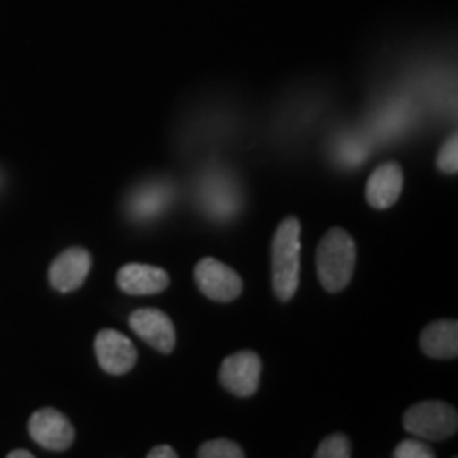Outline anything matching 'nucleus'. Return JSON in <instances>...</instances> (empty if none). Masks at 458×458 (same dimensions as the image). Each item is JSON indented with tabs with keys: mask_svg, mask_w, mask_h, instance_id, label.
Returning a JSON list of instances; mask_svg holds the SVG:
<instances>
[{
	"mask_svg": "<svg viewBox=\"0 0 458 458\" xmlns=\"http://www.w3.org/2000/svg\"><path fill=\"white\" fill-rule=\"evenodd\" d=\"M28 433L41 448L51 452H64L74 442V427L71 420L54 408L34 411L28 420Z\"/></svg>",
	"mask_w": 458,
	"mask_h": 458,
	"instance_id": "0eeeda50",
	"label": "nucleus"
},
{
	"mask_svg": "<svg viewBox=\"0 0 458 458\" xmlns=\"http://www.w3.org/2000/svg\"><path fill=\"white\" fill-rule=\"evenodd\" d=\"M351 442H348V437L344 433H334L329 437H325L317 452H314L317 458H351Z\"/></svg>",
	"mask_w": 458,
	"mask_h": 458,
	"instance_id": "2eb2a0df",
	"label": "nucleus"
},
{
	"mask_svg": "<svg viewBox=\"0 0 458 458\" xmlns=\"http://www.w3.org/2000/svg\"><path fill=\"white\" fill-rule=\"evenodd\" d=\"M199 458H244V450L232 439H210L199 445Z\"/></svg>",
	"mask_w": 458,
	"mask_h": 458,
	"instance_id": "4468645a",
	"label": "nucleus"
},
{
	"mask_svg": "<svg viewBox=\"0 0 458 458\" xmlns=\"http://www.w3.org/2000/svg\"><path fill=\"white\" fill-rule=\"evenodd\" d=\"M394 458H433L435 452L418 439H403L393 452Z\"/></svg>",
	"mask_w": 458,
	"mask_h": 458,
	"instance_id": "f3484780",
	"label": "nucleus"
},
{
	"mask_svg": "<svg viewBox=\"0 0 458 458\" xmlns=\"http://www.w3.org/2000/svg\"><path fill=\"white\" fill-rule=\"evenodd\" d=\"M172 199V187L168 182H142V185L131 193L128 202L130 216L139 221L156 219L165 210V206Z\"/></svg>",
	"mask_w": 458,
	"mask_h": 458,
	"instance_id": "f8f14e48",
	"label": "nucleus"
},
{
	"mask_svg": "<svg viewBox=\"0 0 458 458\" xmlns=\"http://www.w3.org/2000/svg\"><path fill=\"white\" fill-rule=\"evenodd\" d=\"M300 233L301 223L297 216H286L280 223L272 242V284L280 301H289L300 286Z\"/></svg>",
	"mask_w": 458,
	"mask_h": 458,
	"instance_id": "f257e3e1",
	"label": "nucleus"
},
{
	"mask_svg": "<svg viewBox=\"0 0 458 458\" xmlns=\"http://www.w3.org/2000/svg\"><path fill=\"white\" fill-rule=\"evenodd\" d=\"M91 270V253L83 246H71L49 267V283L60 293H72L85 283Z\"/></svg>",
	"mask_w": 458,
	"mask_h": 458,
	"instance_id": "1a4fd4ad",
	"label": "nucleus"
},
{
	"mask_svg": "<svg viewBox=\"0 0 458 458\" xmlns=\"http://www.w3.org/2000/svg\"><path fill=\"white\" fill-rule=\"evenodd\" d=\"M357 263V244L351 233L342 227H334L325 233L317 250V272L325 291L340 293L352 280Z\"/></svg>",
	"mask_w": 458,
	"mask_h": 458,
	"instance_id": "f03ea898",
	"label": "nucleus"
},
{
	"mask_svg": "<svg viewBox=\"0 0 458 458\" xmlns=\"http://www.w3.org/2000/svg\"><path fill=\"white\" fill-rule=\"evenodd\" d=\"M401 191H403V170L397 162H386L371 172L365 187V199L371 208L386 210L397 204Z\"/></svg>",
	"mask_w": 458,
	"mask_h": 458,
	"instance_id": "9d476101",
	"label": "nucleus"
},
{
	"mask_svg": "<svg viewBox=\"0 0 458 458\" xmlns=\"http://www.w3.org/2000/svg\"><path fill=\"white\" fill-rule=\"evenodd\" d=\"M403 427L416 437L428 439V442H444L456 433L458 414L445 401H420L403 414Z\"/></svg>",
	"mask_w": 458,
	"mask_h": 458,
	"instance_id": "7ed1b4c3",
	"label": "nucleus"
},
{
	"mask_svg": "<svg viewBox=\"0 0 458 458\" xmlns=\"http://www.w3.org/2000/svg\"><path fill=\"white\" fill-rule=\"evenodd\" d=\"M94 351L98 365L111 376H125L134 369L139 351L128 335L117 329H102L94 340Z\"/></svg>",
	"mask_w": 458,
	"mask_h": 458,
	"instance_id": "423d86ee",
	"label": "nucleus"
},
{
	"mask_svg": "<svg viewBox=\"0 0 458 458\" xmlns=\"http://www.w3.org/2000/svg\"><path fill=\"white\" fill-rule=\"evenodd\" d=\"M437 168L444 172V174H456L458 172V136L452 134L442 151L437 153Z\"/></svg>",
	"mask_w": 458,
	"mask_h": 458,
	"instance_id": "dca6fc26",
	"label": "nucleus"
},
{
	"mask_svg": "<svg viewBox=\"0 0 458 458\" xmlns=\"http://www.w3.org/2000/svg\"><path fill=\"white\" fill-rule=\"evenodd\" d=\"M420 348L431 359H456L458 323L456 320H435L420 334Z\"/></svg>",
	"mask_w": 458,
	"mask_h": 458,
	"instance_id": "ddd939ff",
	"label": "nucleus"
},
{
	"mask_svg": "<svg viewBox=\"0 0 458 458\" xmlns=\"http://www.w3.org/2000/svg\"><path fill=\"white\" fill-rule=\"evenodd\" d=\"M148 458H176V450H172L170 445H157V448L148 450Z\"/></svg>",
	"mask_w": 458,
	"mask_h": 458,
	"instance_id": "a211bd4d",
	"label": "nucleus"
},
{
	"mask_svg": "<svg viewBox=\"0 0 458 458\" xmlns=\"http://www.w3.org/2000/svg\"><path fill=\"white\" fill-rule=\"evenodd\" d=\"M7 456L9 458H32V452H28V450H11Z\"/></svg>",
	"mask_w": 458,
	"mask_h": 458,
	"instance_id": "6ab92c4d",
	"label": "nucleus"
},
{
	"mask_svg": "<svg viewBox=\"0 0 458 458\" xmlns=\"http://www.w3.org/2000/svg\"><path fill=\"white\" fill-rule=\"evenodd\" d=\"M130 329L157 352L170 354L176 346V331L170 317L156 308H139L130 314Z\"/></svg>",
	"mask_w": 458,
	"mask_h": 458,
	"instance_id": "6e6552de",
	"label": "nucleus"
},
{
	"mask_svg": "<svg viewBox=\"0 0 458 458\" xmlns=\"http://www.w3.org/2000/svg\"><path fill=\"white\" fill-rule=\"evenodd\" d=\"M261 359L259 354L253 351H240L229 354V357L221 363L219 380L227 393L233 397L246 399L253 397L259 388L261 380Z\"/></svg>",
	"mask_w": 458,
	"mask_h": 458,
	"instance_id": "20e7f679",
	"label": "nucleus"
},
{
	"mask_svg": "<svg viewBox=\"0 0 458 458\" xmlns=\"http://www.w3.org/2000/svg\"><path fill=\"white\" fill-rule=\"evenodd\" d=\"M193 278L198 289L213 301H233L242 293V278L213 257H204L196 263Z\"/></svg>",
	"mask_w": 458,
	"mask_h": 458,
	"instance_id": "39448f33",
	"label": "nucleus"
},
{
	"mask_svg": "<svg viewBox=\"0 0 458 458\" xmlns=\"http://www.w3.org/2000/svg\"><path fill=\"white\" fill-rule=\"evenodd\" d=\"M117 284L128 295H157L168 289V272L148 263H125L117 272Z\"/></svg>",
	"mask_w": 458,
	"mask_h": 458,
	"instance_id": "9b49d317",
	"label": "nucleus"
}]
</instances>
